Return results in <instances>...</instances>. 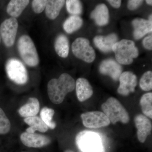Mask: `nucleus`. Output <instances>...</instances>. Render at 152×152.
Segmentation results:
<instances>
[{
    "label": "nucleus",
    "instance_id": "obj_1",
    "mask_svg": "<svg viewBox=\"0 0 152 152\" xmlns=\"http://www.w3.org/2000/svg\"><path fill=\"white\" fill-rule=\"evenodd\" d=\"M75 88V82L72 77L67 73H63L58 79H53L49 82L48 92L49 97L53 103H61L68 93Z\"/></svg>",
    "mask_w": 152,
    "mask_h": 152
},
{
    "label": "nucleus",
    "instance_id": "obj_2",
    "mask_svg": "<svg viewBox=\"0 0 152 152\" xmlns=\"http://www.w3.org/2000/svg\"><path fill=\"white\" fill-rule=\"evenodd\" d=\"M76 143L82 152H105L102 138L95 132L83 131L76 137Z\"/></svg>",
    "mask_w": 152,
    "mask_h": 152
},
{
    "label": "nucleus",
    "instance_id": "obj_3",
    "mask_svg": "<svg viewBox=\"0 0 152 152\" xmlns=\"http://www.w3.org/2000/svg\"><path fill=\"white\" fill-rule=\"evenodd\" d=\"M117 62L123 65H129L134 59L139 56V51L132 40L123 39L117 42L113 47Z\"/></svg>",
    "mask_w": 152,
    "mask_h": 152
},
{
    "label": "nucleus",
    "instance_id": "obj_4",
    "mask_svg": "<svg viewBox=\"0 0 152 152\" xmlns=\"http://www.w3.org/2000/svg\"><path fill=\"white\" fill-rule=\"evenodd\" d=\"M102 109L112 124H115L118 122L127 124L129 121L127 111L115 98H109L102 104Z\"/></svg>",
    "mask_w": 152,
    "mask_h": 152
},
{
    "label": "nucleus",
    "instance_id": "obj_5",
    "mask_svg": "<svg viewBox=\"0 0 152 152\" xmlns=\"http://www.w3.org/2000/svg\"><path fill=\"white\" fill-rule=\"evenodd\" d=\"M18 49L21 58L27 65L35 67L39 64L37 51L29 36L24 35L20 37L18 42Z\"/></svg>",
    "mask_w": 152,
    "mask_h": 152
},
{
    "label": "nucleus",
    "instance_id": "obj_6",
    "mask_svg": "<svg viewBox=\"0 0 152 152\" xmlns=\"http://www.w3.org/2000/svg\"><path fill=\"white\" fill-rule=\"evenodd\" d=\"M6 71L10 80L18 85H23L28 80V72L26 67L20 60L12 58L6 64Z\"/></svg>",
    "mask_w": 152,
    "mask_h": 152
},
{
    "label": "nucleus",
    "instance_id": "obj_7",
    "mask_svg": "<svg viewBox=\"0 0 152 152\" xmlns=\"http://www.w3.org/2000/svg\"><path fill=\"white\" fill-rule=\"evenodd\" d=\"M73 53L77 58L88 63L92 62L96 58V53L86 38L76 39L72 46Z\"/></svg>",
    "mask_w": 152,
    "mask_h": 152
},
{
    "label": "nucleus",
    "instance_id": "obj_8",
    "mask_svg": "<svg viewBox=\"0 0 152 152\" xmlns=\"http://www.w3.org/2000/svg\"><path fill=\"white\" fill-rule=\"evenodd\" d=\"M18 28V23L15 18L6 19L0 26V35L3 42L7 47L13 45Z\"/></svg>",
    "mask_w": 152,
    "mask_h": 152
},
{
    "label": "nucleus",
    "instance_id": "obj_9",
    "mask_svg": "<svg viewBox=\"0 0 152 152\" xmlns=\"http://www.w3.org/2000/svg\"><path fill=\"white\" fill-rule=\"evenodd\" d=\"M84 126L86 127L96 129L109 126L110 121L103 112H87L81 115Z\"/></svg>",
    "mask_w": 152,
    "mask_h": 152
},
{
    "label": "nucleus",
    "instance_id": "obj_10",
    "mask_svg": "<svg viewBox=\"0 0 152 152\" xmlns=\"http://www.w3.org/2000/svg\"><path fill=\"white\" fill-rule=\"evenodd\" d=\"M120 86L118 92L123 96H128L134 92L135 88L137 84V79L136 75L131 72L122 73L119 78Z\"/></svg>",
    "mask_w": 152,
    "mask_h": 152
},
{
    "label": "nucleus",
    "instance_id": "obj_11",
    "mask_svg": "<svg viewBox=\"0 0 152 152\" xmlns=\"http://www.w3.org/2000/svg\"><path fill=\"white\" fill-rule=\"evenodd\" d=\"M21 141L25 146L29 148H40L49 145L50 139L44 135L26 132L21 134Z\"/></svg>",
    "mask_w": 152,
    "mask_h": 152
},
{
    "label": "nucleus",
    "instance_id": "obj_12",
    "mask_svg": "<svg viewBox=\"0 0 152 152\" xmlns=\"http://www.w3.org/2000/svg\"><path fill=\"white\" fill-rule=\"evenodd\" d=\"M134 121L137 129V136L139 141L144 143L151 132V122L146 116L142 114L136 115Z\"/></svg>",
    "mask_w": 152,
    "mask_h": 152
},
{
    "label": "nucleus",
    "instance_id": "obj_13",
    "mask_svg": "<svg viewBox=\"0 0 152 152\" xmlns=\"http://www.w3.org/2000/svg\"><path fill=\"white\" fill-rule=\"evenodd\" d=\"M99 72L103 75H108L115 81L119 80L122 73L123 68L118 63L112 59L104 60L100 65Z\"/></svg>",
    "mask_w": 152,
    "mask_h": 152
},
{
    "label": "nucleus",
    "instance_id": "obj_14",
    "mask_svg": "<svg viewBox=\"0 0 152 152\" xmlns=\"http://www.w3.org/2000/svg\"><path fill=\"white\" fill-rule=\"evenodd\" d=\"M134 31V38L136 39H141L152 31V16L150 15L148 20L137 18L132 22Z\"/></svg>",
    "mask_w": 152,
    "mask_h": 152
},
{
    "label": "nucleus",
    "instance_id": "obj_15",
    "mask_svg": "<svg viewBox=\"0 0 152 152\" xmlns=\"http://www.w3.org/2000/svg\"><path fill=\"white\" fill-rule=\"evenodd\" d=\"M117 35L111 34L106 36H97L94 39V42L96 47L101 51L109 53L113 50L114 44L118 39Z\"/></svg>",
    "mask_w": 152,
    "mask_h": 152
},
{
    "label": "nucleus",
    "instance_id": "obj_16",
    "mask_svg": "<svg viewBox=\"0 0 152 152\" xmlns=\"http://www.w3.org/2000/svg\"><path fill=\"white\" fill-rule=\"evenodd\" d=\"M75 87L77 97L80 102L87 100L93 94L92 87L86 79L83 78L78 79L76 81Z\"/></svg>",
    "mask_w": 152,
    "mask_h": 152
},
{
    "label": "nucleus",
    "instance_id": "obj_17",
    "mask_svg": "<svg viewBox=\"0 0 152 152\" xmlns=\"http://www.w3.org/2000/svg\"><path fill=\"white\" fill-rule=\"evenodd\" d=\"M91 18L98 26H104L109 22L110 15L107 7L104 4L98 5L91 14Z\"/></svg>",
    "mask_w": 152,
    "mask_h": 152
},
{
    "label": "nucleus",
    "instance_id": "obj_18",
    "mask_svg": "<svg viewBox=\"0 0 152 152\" xmlns=\"http://www.w3.org/2000/svg\"><path fill=\"white\" fill-rule=\"evenodd\" d=\"M40 109L39 101L37 98H30L28 102L19 109L18 113L22 117L25 118L35 116Z\"/></svg>",
    "mask_w": 152,
    "mask_h": 152
},
{
    "label": "nucleus",
    "instance_id": "obj_19",
    "mask_svg": "<svg viewBox=\"0 0 152 152\" xmlns=\"http://www.w3.org/2000/svg\"><path fill=\"white\" fill-rule=\"evenodd\" d=\"M29 2L28 0H12L7 7V12L12 18H16L20 15Z\"/></svg>",
    "mask_w": 152,
    "mask_h": 152
},
{
    "label": "nucleus",
    "instance_id": "obj_20",
    "mask_svg": "<svg viewBox=\"0 0 152 152\" xmlns=\"http://www.w3.org/2000/svg\"><path fill=\"white\" fill-rule=\"evenodd\" d=\"M24 122L30 126L26 129L27 132L34 133L37 131L41 132H46L48 129V127L40 117L35 116L25 118Z\"/></svg>",
    "mask_w": 152,
    "mask_h": 152
},
{
    "label": "nucleus",
    "instance_id": "obj_21",
    "mask_svg": "<svg viewBox=\"0 0 152 152\" xmlns=\"http://www.w3.org/2000/svg\"><path fill=\"white\" fill-rule=\"evenodd\" d=\"M64 0L48 1L45 7L47 17L50 20H54L59 15L60 12L65 3Z\"/></svg>",
    "mask_w": 152,
    "mask_h": 152
},
{
    "label": "nucleus",
    "instance_id": "obj_22",
    "mask_svg": "<svg viewBox=\"0 0 152 152\" xmlns=\"http://www.w3.org/2000/svg\"><path fill=\"white\" fill-rule=\"evenodd\" d=\"M54 47L58 56L63 58L68 57L69 51V45L68 38L65 35L60 34L57 37Z\"/></svg>",
    "mask_w": 152,
    "mask_h": 152
},
{
    "label": "nucleus",
    "instance_id": "obj_23",
    "mask_svg": "<svg viewBox=\"0 0 152 152\" xmlns=\"http://www.w3.org/2000/svg\"><path fill=\"white\" fill-rule=\"evenodd\" d=\"M83 24V20L79 16L72 15L64 22L63 28L66 32L72 34L79 29Z\"/></svg>",
    "mask_w": 152,
    "mask_h": 152
},
{
    "label": "nucleus",
    "instance_id": "obj_24",
    "mask_svg": "<svg viewBox=\"0 0 152 152\" xmlns=\"http://www.w3.org/2000/svg\"><path fill=\"white\" fill-rule=\"evenodd\" d=\"M142 112L145 116L152 118V93H148L142 96L140 101Z\"/></svg>",
    "mask_w": 152,
    "mask_h": 152
},
{
    "label": "nucleus",
    "instance_id": "obj_25",
    "mask_svg": "<svg viewBox=\"0 0 152 152\" xmlns=\"http://www.w3.org/2000/svg\"><path fill=\"white\" fill-rule=\"evenodd\" d=\"M55 111L53 109L45 107L40 112L41 118L46 124L48 127L53 129L56 127V124L53 121Z\"/></svg>",
    "mask_w": 152,
    "mask_h": 152
},
{
    "label": "nucleus",
    "instance_id": "obj_26",
    "mask_svg": "<svg viewBox=\"0 0 152 152\" xmlns=\"http://www.w3.org/2000/svg\"><path fill=\"white\" fill-rule=\"evenodd\" d=\"M67 10L73 15L78 16L83 12V6L80 1L77 0H67L66 1Z\"/></svg>",
    "mask_w": 152,
    "mask_h": 152
},
{
    "label": "nucleus",
    "instance_id": "obj_27",
    "mask_svg": "<svg viewBox=\"0 0 152 152\" xmlns=\"http://www.w3.org/2000/svg\"><path fill=\"white\" fill-rule=\"evenodd\" d=\"M140 86L145 91H151L152 89V72L149 71L143 75L140 82Z\"/></svg>",
    "mask_w": 152,
    "mask_h": 152
},
{
    "label": "nucleus",
    "instance_id": "obj_28",
    "mask_svg": "<svg viewBox=\"0 0 152 152\" xmlns=\"http://www.w3.org/2000/svg\"><path fill=\"white\" fill-rule=\"evenodd\" d=\"M11 123L3 110L0 108V134H4L10 132Z\"/></svg>",
    "mask_w": 152,
    "mask_h": 152
},
{
    "label": "nucleus",
    "instance_id": "obj_29",
    "mask_svg": "<svg viewBox=\"0 0 152 152\" xmlns=\"http://www.w3.org/2000/svg\"><path fill=\"white\" fill-rule=\"evenodd\" d=\"M48 1L34 0L32 3V7L34 12L37 14L41 13L45 9Z\"/></svg>",
    "mask_w": 152,
    "mask_h": 152
},
{
    "label": "nucleus",
    "instance_id": "obj_30",
    "mask_svg": "<svg viewBox=\"0 0 152 152\" xmlns=\"http://www.w3.org/2000/svg\"><path fill=\"white\" fill-rule=\"evenodd\" d=\"M143 2L142 0H129L128 2V9L131 10H136L141 5Z\"/></svg>",
    "mask_w": 152,
    "mask_h": 152
},
{
    "label": "nucleus",
    "instance_id": "obj_31",
    "mask_svg": "<svg viewBox=\"0 0 152 152\" xmlns=\"http://www.w3.org/2000/svg\"><path fill=\"white\" fill-rule=\"evenodd\" d=\"M142 44L145 48L149 50L152 49V36L149 35L144 38L142 41Z\"/></svg>",
    "mask_w": 152,
    "mask_h": 152
},
{
    "label": "nucleus",
    "instance_id": "obj_32",
    "mask_svg": "<svg viewBox=\"0 0 152 152\" xmlns=\"http://www.w3.org/2000/svg\"><path fill=\"white\" fill-rule=\"evenodd\" d=\"M107 1L110 3V4L112 7L115 8H119L121 4V1H120V0H109Z\"/></svg>",
    "mask_w": 152,
    "mask_h": 152
},
{
    "label": "nucleus",
    "instance_id": "obj_33",
    "mask_svg": "<svg viewBox=\"0 0 152 152\" xmlns=\"http://www.w3.org/2000/svg\"><path fill=\"white\" fill-rule=\"evenodd\" d=\"M146 2L149 5H152V1L151 0H147V1H146Z\"/></svg>",
    "mask_w": 152,
    "mask_h": 152
},
{
    "label": "nucleus",
    "instance_id": "obj_34",
    "mask_svg": "<svg viewBox=\"0 0 152 152\" xmlns=\"http://www.w3.org/2000/svg\"><path fill=\"white\" fill-rule=\"evenodd\" d=\"M65 152H74L73 151H71V150H66V151H65Z\"/></svg>",
    "mask_w": 152,
    "mask_h": 152
},
{
    "label": "nucleus",
    "instance_id": "obj_35",
    "mask_svg": "<svg viewBox=\"0 0 152 152\" xmlns=\"http://www.w3.org/2000/svg\"><path fill=\"white\" fill-rule=\"evenodd\" d=\"M1 36H0V43H1Z\"/></svg>",
    "mask_w": 152,
    "mask_h": 152
},
{
    "label": "nucleus",
    "instance_id": "obj_36",
    "mask_svg": "<svg viewBox=\"0 0 152 152\" xmlns=\"http://www.w3.org/2000/svg\"></svg>",
    "mask_w": 152,
    "mask_h": 152
}]
</instances>
